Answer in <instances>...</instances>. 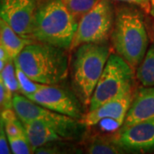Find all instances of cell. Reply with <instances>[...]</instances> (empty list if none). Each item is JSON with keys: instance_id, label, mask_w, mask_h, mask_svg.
<instances>
[{"instance_id": "1", "label": "cell", "mask_w": 154, "mask_h": 154, "mask_svg": "<svg viewBox=\"0 0 154 154\" xmlns=\"http://www.w3.org/2000/svg\"><path fill=\"white\" fill-rule=\"evenodd\" d=\"M65 50L35 41L27 45L14 60L34 82L57 85L69 73V59Z\"/></svg>"}, {"instance_id": "2", "label": "cell", "mask_w": 154, "mask_h": 154, "mask_svg": "<svg viewBox=\"0 0 154 154\" xmlns=\"http://www.w3.org/2000/svg\"><path fill=\"white\" fill-rule=\"evenodd\" d=\"M77 24L63 0H38L33 39L69 49Z\"/></svg>"}, {"instance_id": "3", "label": "cell", "mask_w": 154, "mask_h": 154, "mask_svg": "<svg viewBox=\"0 0 154 154\" xmlns=\"http://www.w3.org/2000/svg\"><path fill=\"white\" fill-rule=\"evenodd\" d=\"M117 54L135 69L146 53L148 36L140 11L131 7H122L116 12L110 34Z\"/></svg>"}, {"instance_id": "4", "label": "cell", "mask_w": 154, "mask_h": 154, "mask_svg": "<svg viewBox=\"0 0 154 154\" xmlns=\"http://www.w3.org/2000/svg\"><path fill=\"white\" fill-rule=\"evenodd\" d=\"M106 43H88L76 48L72 66L73 84L79 98L88 105L110 57Z\"/></svg>"}, {"instance_id": "5", "label": "cell", "mask_w": 154, "mask_h": 154, "mask_svg": "<svg viewBox=\"0 0 154 154\" xmlns=\"http://www.w3.org/2000/svg\"><path fill=\"white\" fill-rule=\"evenodd\" d=\"M134 69L120 55L110 54L94 89L89 104L90 110H95L110 99L132 90Z\"/></svg>"}, {"instance_id": "6", "label": "cell", "mask_w": 154, "mask_h": 154, "mask_svg": "<svg viewBox=\"0 0 154 154\" xmlns=\"http://www.w3.org/2000/svg\"><path fill=\"white\" fill-rule=\"evenodd\" d=\"M115 12L110 0H99L78 22L70 50L88 43H105L111 34Z\"/></svg>"}, {"instance_id": "7", "label": "cell", "mask_w": 154, "mask_h": 154, "mask_svg": "<svg viewBox=\"0 0 154 154\" xmlns=\"http://www.w3.org/2000/svg\"><path fill=\"white\" fill-rule=\"evenodd\" d=\"M12 107L22 124L33 120H43L55 127L62 137L69 136L76 125L75 118L46 109L22 94H13Z\"/></svg>"}, {"instance_id": "8", "label": "cell", "mask_w": 154, "mask_h": 154, "mask_svg": "<svg viewBox=\"0 0 154 154\" xmlns=\"http://www.w3.org/2000/svg\"><path fill=\"white\" fill-rule=\"evenodd\" d=\"M38 0H0V17L18 34L33 39Z\"/></svg>"}, {"instance_id": "9", "label": "cell", "mask_w": 154, "mask_h": 154, "mask_svg": "<svg viewBox=\"0 0 154 154\" xmlns=\"http://www.w3.org/2000/svg\"><path fill=\"white\" fill-rule=\"evenodd\" d=\"M27 98L46 109L72 118L81 119L82 117L83 114L75 99L57 85H44Z\"/></svg>"}, {"instance_id": "10", "label": "cell", "mask_w": 154, "mask_h": 154, "mask_svg": "<svg viewBox=\"0 0 154 154\" xmlns=\"http://www.w3.org/2000/svg\"><path fill=\"white\" fill-rule=\"evenodd\" d=\"M132 90L125 92L110 99L97 109L89 110L80 119V123L85 126H94L104 119H111L117 122L118 126L123 124L127 112L132 102Z\"/></svg>"}, {"instance_id": "11", "label": "cell", "mask_w": 154, "mask_h": 154, "mask_svg": "<svg viewBox=\"0 0 154 154\" xmlns=\"http://www.w3.org/2000/svg\"><path fill=\"white\" fill-rule=\"evenodd\" d=\"M118 146L128 150L149 151L154 149V119L122 127L117 140Z\"/></svg>"}, {"instance_id": "12", "label": "cell", "mask_w": 154, "mask_h": 154, "mask_svg": "<svg viewBox=\"0 0 154 154\" xmlns=\"http://www.w3.org/2000/svg\"><path fill=\"white\" fill-rule=\"evenodd\" d=\"M154 119V86L140 88L133 98L122 127Z\"/></svg>"}, {"instance_id": "13", "label": "cell", "mask_w": 154, "mask_h": 154, "mask_svg": "<svg viewBox=\"0 0 154 154\" xmlns=\"http://www.w3.org/2000/svg\"><path fill=\"white\" fill-rule=\"evenodd\" d=\"M25 134L33 150L62 139L55 127L43 120H33L23 124Z\"/></svg>"}, {"instance_id": "14", "label": "cell", "mask_w": 154, "mask_h": 154, "mask_svg": "<svg viewBox=\"0 0 154 154\" xmlns=\"http://www.w3.org/2000/svg\"><path fill=\"white\" fill-rule=\"evenodd\" d=\"M33 40L22 37L0 17V45L11 59H15L23 48Z\"/></svg>"}, {"instance_id": "15", "label": "cell", "mask_w": 154, "mask_h": 154, "mask_svg": "<svg viewBox=\"0 0 154 154\" xmlns=\"http://www.w3.org/2000/svg\"><path fill=\"white\" fill-rule=\"evenodd\" d=\"M136 77L144 87L154 86V45L149 48L138 66Z\"/></svg>"}, {"instance_id": "16", "label": "cell", "mask_w": 154, "mask_h": 154, "mask_svg": "<svg viewBox=\"0 0 154 154\" xmlns=\"http://www.w3.org/2000/svg\"><path fill=\"white\" fill-rule=\"evenodd\" d=\"M15 62V66H16V73H17V80L19 83V92L26 96L29 97L30 95H32L34 93H36L39 88H41L45 84L36 82L33 81L28 75L23 71L22 68L19 66V64L17 63L16 61Z\"/></svg>"}, {"instance_id": "17", "label": "cell", "mask_w": 154, "mask_h": 154, "mask_svg": "<svg viewBox=\"0 0 154 154\" xmlns=\"http://www.w3.org/2000/svg\"><path fill=\"white\" fill-rule=\"evenodd\" d=\"M67 8L79 22L82 17L88 13L93 7L99 3V0H63Z\"/></svg>"}, {"instance_id": "18", "label": "cell", "mask_w": 154, "mask_h": 154, "mask_svg": "<svg viewBox=\"0 0 154 154\" xmlns=\"http://www.w3.org/2000/svg\"><path fill=\"white\" fill-rule=\"evenodd\" d=\"M0 73L9 90L13 94L19 92V83L16 73L15 62L13 59H9L6 62L5 66Z\"/></svg>"}, {"instance_id": "19", "label": "cell", "mask_w": 154, "mask_h": 154, "mask_svg": "<svg viewBox=\"0 0 154 154\" xmlns=\"http://www.w3.org/2000/svg\"><path fill=\"white\" fill-rule=\"evenodd\" d=\"M7 138L12 153L30 154L33 152V150L29 143L26 134L19 136H10Z\"/></svg>"}, {"instance_id": "20", "label": "cell", "mask_w": 154, "mask_h": 154, "mask_svg": "<svg viewBox=\"0 0 154 154\" xmlns=\"http://www.w3.org/2000/svg\"><path fill=\"white\" fill-rule=\"evenodd\" d=\"M121 146L105 140H97L92 143L88 149L90 154H116L121 153Z\"/></svg>"}, {"instance_id": "21", "label": "cell", "mask_w": 154, "mask_h": 154, "mask_svg": "<svg viewBox=\"0 0 154 154\" xmlns=\"http://www.w3.org/2000/svg\"><path fill=\"white\" fill-rule=\"evenodd\" d=\"M13 93L6 87L5 83L0 73V107L3 109L13 108L12 107Z\"/></svg>"}, {"instance_id": "22", "label": "cell", "mask_w": 154, "mask_h": 154, "mask_svg": "<svg viewBox=\"0 0 154 154\" xmlns=\"http://www.w3.org/2000/svg\"><path fill=\"white\" fill-rule=\"evenodd\" d=\"M1 118V117H0ZM7 135H6L5 130L4 128V123L1 120V128H0V154H10L11 153V149L7 141Z\"/></svg>"}, {"instance_id": "23", "label": "cell", "mask_w": 154, "mask_h": 154, "mask_svg": "<svg viewBox=\"0 0 154 154\" xmlns=\"http://www.w3.org/2000/svg\"><path fill=\"white\" fill-rule=\"evenodd\" d=\"M116 1L140 6L145 12L150 13V0H116Z\"/></svg>"}, {"instance_id": "24", "label": "cell", "mask_w": 154, "mask_h": 154, "mask_svg": "<svg viewBox=\"0 0 154 154\" xmlns=\"http://www.w3.org/2000/svg\"><path fill=\"white\" fill-rule=\"evenodd\" d=\"M0 59H4V60H9L11 59L9 57V56L5 51V50L4 49V47L0 45Z\"/></svg>"}, {"instance_id": "25", "label": "cell", "mask_w": 154, "mask_h": 154, "mask_svg": "<svg viewBox=\"0 0 154 154\" xmlns=\"http://www.w3.org/2000/svg\"><path fill=\"white\" fill-rule=\"evenodd\" d=\"M150 14L154 17V0H150Z\"/></svg>"}, {"instance_id": "26", "label": "cell", "mask_w": 154, "mask_h": 154, "mask_svg": "<svg viewBox=\"0 0 154 154\" xmlns=\"http://www.w3.org/2000/svg\"><path fill=\"white\" fill-rule=\"evenodd\" d=\"M8 60H4V59H0V72L3 70V69L5 68L6 64V62Z\"/></svg>"}, {"instance_id": "27", "label": "cell", "mask_w": 154, "mask_h": 154, "mask_svg": "<svg viewBox=\"0 0 154 154\" xmlns=\"http://www.w3.org/2000/svg\"><path fill=\"white\" fill-rule=\"evenodd\" d=\"M0 128H1V118H0Z\"/></svg>"}]
</instances>
